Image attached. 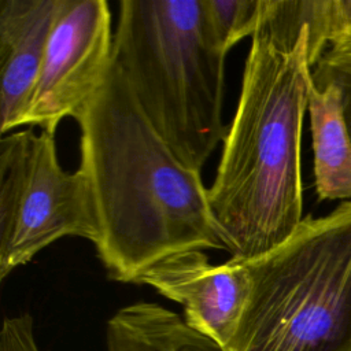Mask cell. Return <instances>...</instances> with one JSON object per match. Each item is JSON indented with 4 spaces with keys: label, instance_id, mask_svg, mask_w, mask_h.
Segmentation results:
<instances>
[{
    "label": "cell",
    "instance_id": "obj_9",
    "mask_svg": "<svg viewBox=\"0 0 351 351\" xmlns=\"http://www.w3.org/2000/svg\"><path fill=\"white\" fill-rule=\"evenodd\" d=\"M262 26L281 47L307 27L310 67L321 56H351V0H263Z\"/></svg>",
    "mask_w": 351,
    "mask_h": 351
},
{
    "label": "cell",
    "instance_id": "obj_10",
    "mask_svg": "<svg viewBox=\"0 0 351 351\" xmlns=\"http://www.w3.org/2000/svg\"><path fill=\"white\" fill-rule=\"evenodd\" d=\"M307 111L314 151L315 191L322 200L351 197V137L341 92L330 82L308 86Z\"/></svg>",
    "mask_w": 351,
    "mask_h": 351
},
{
    "label": "cell",
    "instance_id": "obj_2",
    "mask_svg": "<svg viewBox=\"0 0 351 351\" xmlns=\"http://www.w3.org/2000/svg\"><path fill=\"white\" fill-rule=\"evenodd\" d=\"M310 82L307 27L291 49L278 47L259 27L215 178L207 189L233 259L251 262L266 255L303 221L300 137Z\"/></svg>",
    "mask_w": 351,
    "mask_h": 351
},
{
    "label": "cell",
    "instance_id": "obj_8",
    "mask_svg": "<svg viewBox=\"0 0 351 351\" xmlns=\"http://www.w3.org/2000/svg\"><path fill=\"white\" fill-rule=\"evenodd\" d=\"M59 0H0L1 133L19 128L44 62Z\"/></svg>",
    "mask_w": 351,
    "mask_h": 351
},
{
    "label": "cell",
    "instance_id": "obj_6",
    "mask_svg": "<svg viewBox=\"0 0 351 351\" xmlns=\"http://www.w3.org/2000/svg\"><path fill=\"white\" fill-rule=\"evenodd\" d=\"M114 63L111 12L104 0H59L44 62L22 125L53 133L75 118Z\"/></svg>",
    "mask_w": 351,
    "mask_h": 351
},
{
    "label": "cell",
    "instance_id": "obj_1",
    "mask_svg": "<svg viewBox=\"0 0 351 351\" xmlns=\"http://www.w3.org/2000/svg\"><path fill=\"white\" fill-rule=\"evenodd\" d=\"M97 223L93 244L108 277L137 284L167 258L225 250L200 171L185 166L148 121L121 67L75 117Z\"/></svg>",
    "mask_w": 351,
    "mask_h": 351
},
{
    "label": "cell",
    "instance_id": "obj_5",
    "mask_svg": "<svg viewBox=\"0 0 351 351\" xmlns=\"http://www.w3.org/2000/svg\"><path fill=\"white\" fill-rule=\"evenodd\" d=\"M66 236L97 240L85 177L62 169L55 134L12 132L0 141V278Z\"/></svg>",
    "mask_w": 351,
    "mask_h": 351
},
{
    "label": "cell",
    "instance_id": "obj_7",
    "mask_svg": "<svg viewBox=\"0 0 351 351\" xmlns=\"http://www.w3.org/2000/svg\"><path fill=\"white\" fill-rule=\"evenodd\" d=\"M137 284L180 303L185 322L222 351L237 330L251 289L247 262L230 258L213 265L200 250L167 258L147 270Z\"/></svg>",
    "mask_w": 351,
    "mask_h": 351
},
{
    "label": "cell",
    "instance_id": "obj_4",
    "mask_svg": "<svg viewBox=\"0 0 351 351\" xmlns=\"http://www.w3.org/2000/svg\"><path fill=\"white\" fill-rule=\"evenodd\" d=\"M247 266L250 296L225 351H351V202L303 218Z\"/></svg>",
    "mask_w": 351,
    "mask_h": 351
},
{
    "label": "cell",
    "instance_id": "obj_12",
    "mask_svg": "<svg viewBox=\"0 0 351 351\" xmlns=\"http://www.w3.org/2000/svg\"><path fill=\"white\" fill-rule=\"evenodd\" d=\"M203 4L210 30L225 53L261 26L263 0H203Z\"/></svg>",
    "mask_w": 351,
    "mask_h": 351
},
{
    "label": "cell",
    "instance_id": "obj_13",
    "mask_svg": "<svg viewBox=\"0 0 351 351\" xmlns=\"http://www.w3.org/2000/svg\"><path fill=\"white\" fill-rule=\"evenodd\" d=\"M314 85L335 84L341 92V103L346 125L351 137V56H321L311 67Z\"/></svg>",
    "mask_w": 351,
    "mask_h": 351
},
{
    "label": "cell",
    "instance_id": "obj_14",
    "mask_svg": "<svg viewBox=\"0 0 351 351\" xmlns=\"http://www.w3.org/2000/svg\"><path fill=\"white\" fill-rule=\"evenodd\" d=\"M0 351H40L29 314L5 317L0 330Z\"/></svg>",
    "mask_w": 351,
    "mask_h": 351
},
{
    "label": "cell",
    "instance_id": "obj_11",
    "mask_svg": "<svg viewBox=\"0 0 351 351\" xmlns=\"http://www.w3.org/2000/svg\"><path fill=\"white\" fill-rule=\"evenodd\" d=\"M107 351H222L180 314L154 302L119 308L106 326Z\"/></svg>",
    "mask_w": 351,
    "mask_h": 351
},
{
    "label": "cell",
    "instance_id": "obj_3",
    "mask_svg": "<svg viewBox=\"0 0 351 351\" xmlns=\"http://www.w3.org/2000/svg\"><path fill=\"white\" fill-rule=\"evenodd\" d=\"M225 56L203 0L119 3L114 62L160 137L197 171L228 130L222 121Z\"/></svg>",
    "mask_w": 351,
    "mask_h": 351
}]
</instances>
